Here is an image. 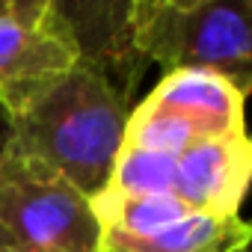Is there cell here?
<instances>
[{
  "label": "cell",
  "instance_id": "8992f818",
  "mask_svg": "<svg viewBox=\"0 0 252 252\" xmlns=\"http://www.w3.org/2000/svg\"><path fill=\"white\" fill-rule=\"evenodd\" d=\"M252 178V143L246 134L208 140L175 158L172 196L199 214L237 217Z\"/></svg>",
  "mask_w": 252,
  "mask_h": 252
},
{
  "label": "cell",
  "instance_id": "52a82bcc",
  "mask_svg": "<svg viewBox=\"0 0 252 252\" xmlns=\"http://www.w3.org/2000/svg\"><path fill=\"white\" fill-rule=\"evenodd\" d=\"M249 225L240 217H214L187 211L143 237H116L104 252H249Z\"/></svg>",
  "mask_w": 252,
  "mask_h": 252
},
{
  "label": "cell",
  "instance_id": "6da1fadb",
  "mask_svg": "<svg viewBox=\"0 0 252 252\" xmlns=\"http://www.w3.org/2000/svg\"><path fill=\"white\" fill-rule=\"evenodd\" d=\"M6 134L95 199L116 166L128 125L125 98L98 68L80 63L3 113Z\"/></svg>",
  "mask_w": 252,
  "mask_h": 252
},
{
  "label": "cell",
  "instance_id": "277c9868",
  "mask_svg": "<svg viewBox=\"0 0 252 252\" xmlns=\"http://www.w3.org/2000/svg\"><path fill=\"white\" fill-rule=\"evenodd\" d=\"M246 92L231 80L211 71H172L146 95L143 104L128 110L125 143L181 155L190 146L246 134L243 128Z\"/></svg>",
  "mask_w": 252,
  "mask_h": 252
},
{
  "label": "cell",
  "instance_id": "3957f363",
  "mask_svg": "<svg viewBox=\"0 0 252 252\" xmlns=\"http://www.w3.org/2000/svg\"><path fill=\"white\" fill-rule=\"evenodd\" d=\"M0 240L15 252H101L92 202L9 134L0 137Z\"/></svg>",
  "mask_w": 252,
  "mask_h": 252
},
{
  "label": "cell",
  "instance_id": "7a4b0ae2",
  "mask_svg": "<svg viewBox=\"0 0 252 252\" xmlns=\"http://www.w3.org/2000/svg\"><path fill=\"white\" fill-rule=\"evenodd\" d=\"M131 42L143 63L172 71H211L243 92L252 74L249 0H134Z\"/></svg>",
  "mask_w": 252,
  "mask_h": 252
},
{
  "label": "cell",
  "instance_id": "30bf717a",
  "mask_svg": "<svg viewBox=\"0 0 252 252\" xmlns=\"http://www.w3.org/2000/svg\"><path fill=\"white\" fill-rule=\"evenodd\" d=\"M101 252H104V249H101Z\"/></svg>",
  "mask_w": 252,
  "mask_h": 252
},
{
  "label": "cell",
  "instance_id": "5b68a950",
  "mask_svg": "<svg viewBox=\"0 0 252 252\" xmlns=\"http://www.w3.org/2000/svg\"><path fill=\"white\" fill-rule=\"evenodd\" d=\"M80 65L74 27L57 0H0V110Z\"/></svg>",
  "mask_w": 252,
  "mask_h": 252
},
{
  "label": "cell",
  "instance_id": "ba28073f",
  "mask_svg": "<svg viewBox=\"0 0 252 252\" xmlns=\"http://www.w3.org/2000/svg\"><path fill=\"white\" fill-rule=\"evenodd\" d=\"M175 158L166 152H152V149H134L122 146L113 175L101 193H116V196H160L172 193V175H175Z\"/></svg>",
  "mask_w": 252,
  "mask_h": 252
},
{
  "label": "cell",
  "instance_id": "9c48e42d",
  "mask_svg": "<svg viewBox=\"0 0 252 252\" xmlns=\"http://www.w3.org/2000/svg\"><path fill=\"white\" fill-rule=\"evenodd\" d=\"M0 252H15V249H12L9 243H3V240H0Z\"/></svg>",
  "mask_w": 252,
  "mask_h": 252
}]
</instances>
